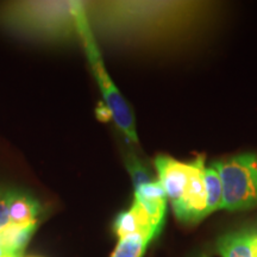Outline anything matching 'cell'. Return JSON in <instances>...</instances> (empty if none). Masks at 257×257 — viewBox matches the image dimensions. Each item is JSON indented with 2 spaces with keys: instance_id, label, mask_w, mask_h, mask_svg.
Returning a JSON list of instances; mask_svg holds the SVG:
<instances>
[{
  "instance_id": "2",
  "label": "cell",
  "mask_w": 257,
  "mask_h": 257,
  "mask_svg": "<svg viewBox=\"0 0 257 257\" xmlns=\"http://www.w3.org/2000/svg\"><path fill=\"white\" fill-rule=\"evenodd\" d=\"M157 180L172 204L173 213L184 225H195L221 207L223 188L213 166L205 165V157L181 162L160 155L155 161Z\"/></svg>"
},
{
  "instance_id": "10",
  "label": "cell",
  "mask_w": 257,
  "mask_h": 257,
  "mask_svg": "<svg viewBox=\"0 0 257 257\" xmlns=\"http://www.w3.org/2000/svg\"><path fill=\"white\" fill-rule=\"evenodd\" d=\"M124 161L128 174H130L131 180H133V185L135 189L138 187H142L144 185L152 184V182L157 180L153 178V173L150 172V169L148 168V167L143 163V161L138 159L134 153L125 154Z\"/></svg>"
},
{
  "instance_id": "11",
  "label": "cell",
  "mask_w": 257,
  "mask_h": 257,
  "mask_svg": "<svg viewBox=\"0 0 257 257\" xmlns=\"http://www.w3.org/2000/svg\"><path fill=\"white\" fill-rule=\"evenodd\" d=\"M17 189L0 186V230L10 225L9 207Z\"/></svg>"
},
{
  "instance_id": "7",
  "label": "cell",
  "mask_w": 257,
  "mask_h": 257,
  "mask_svg": "<svg viewBox=\"0 0 257 257\" xmlns=\"http://www.w3.org/2000/svg\"><path fill=\"white\" fill-rule=\"evenodd\" d=\"M113 231L118 238L130 234H141L152 242L155 237L159 236L162 229L154 223L141 205L134 201L133 206L127 211L121 212L115 218Z\"/></svg>"
},
{
  "instance_id": "5",
  "label": "cell",
  "mask_w": 257,
  "mask_h": 257,
  "mask_svg": "<svg viewBox=\"0 0 257 257\" xmlns=\"http://www.w3.org/2000/svg\"><path fill=\"white\" fill-rule=\"evenodd\" d=\"M223 188L220 210L246 211L257 207V154H242L214 161Z\"/></svg>"
},
{
  "instance_id": "1",
  "label": "cell",
  "mask_w": 257,
  "mask_h": 257,
  "mask_svg": "<svg viewBox=\"0 0 257 257\" xmlns=\"http://www.w3.org/2000/svg\"><path fill=\"white\" fill-rule=\"evenodd\" d=\"M94 36L136 48L193 40L210 27L219 6L207 2H83Z\"/></svg>"
},
{
  "instance_id": "6",
  "label": "cell",
  "mask_w": 257,
  "mask_h": 257,
  "mask_svg": "<svg viewBox=\"0 0 257 257\" xmlns=\"http://www.w3.org/2000/svg\"><path fill=\"white\" fill-rule=\"evenodd\" d=\"M216 252L220 257H257V223L242 225L218 237Z\"/></svg>"
},
{
  "instance_id": "4",
  "label": "cell",
  "mask_w": 257,
  "mask_h": 257,
  "mask_svg": "<svg viewBox=\"0 0 257 257\" xmlns=\"http://www.w3.org/2000/svg\"><path fill=\"white\" fill-rule=\"evenodd\" d=\"M76 25H78L79 42L82 44L83 50H85L89 67H91L98 87L104 98L106 108L110 112L111 118L114 120L117 127L119 128V131L128 142L138 144L134 113L105 68L100 49H99L96 38L93 34L85 9H83V2L80 4L78 14H76Z\"/></svg>"
},
{
  "instance_id": "8",
  "label": "cell",
  "mask_w": 257,
  "mask_h": 257,
  "mask_svg": "<svg viewBox=\"0 0 257 257\" xmlns=\"http://www.w3.org/2000/svg\"><path fill=\"white\" fill-rule=\"evenodd\" d=\"M41 205L32 195L17 189L9 207L10 225L18 227L37 226Z\"/></svg>"
},
{
  "instance_id": "3",
  "label": "cell",
  "mask_w": 257,
  "mask_h": 257,
  "mask_svg": "<svg viewBox=\"0 0 257 257\" xmlns=\"http://www.w3.org/2000/svg\"><path fill=\"white\" fill-rule=\"evenodd\" d=\"M81 2H9L0 4V27L42 43L78 40L76 14Z\"/></svg>"
},
{
  "instance_id": "12",
  "label": "cell",
  "mask_w": 257,
  "mask_h": 257,
  "mask_svg": "<svg viewBox=\"0 0 257 257\" xmlns=\"http://www.w3.org/2000/svg\"><path fill=\"white\" fill-rule=\"evenodd\" d=\"M188 257H211V252L206 251V250H199V251L193 252Z\"/></svg>"
},
{
  "instance_id": "9",
  "label": "cell",
  "mask_w": 257,
  "mask_h": 257,
  "mask_svg": "<svg viewBox=\"0 0 257 257\" xmlns=\"http://www.w3.org/2000/svg\"><path fill=\"white\" fill-rule=\"evenodd\" d=\"M150 240L141 234L121 237L111 257H143Z\"/></svg>"
}]
</instances>
